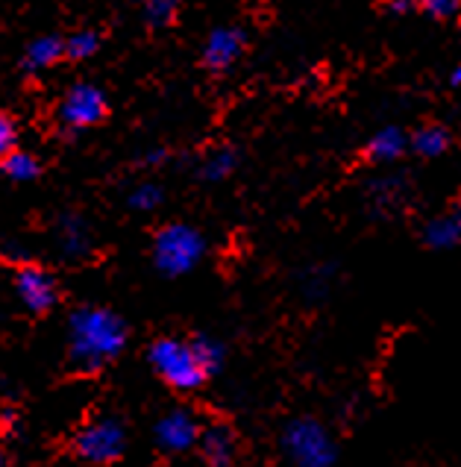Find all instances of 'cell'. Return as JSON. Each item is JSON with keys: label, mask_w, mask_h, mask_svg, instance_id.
Masks as SVG:
<instances>
[{"label": "cell", "mask_w": 461, "mask_h": 467, "mask_svg": "<svg viewBox=\"0 0 461 467\" xmlns=\"http://www.w3.org/2000/svg\"><path fill=\"white\" fill-rule=\"evenodd\" d=\"M107 112H109L107 95H103L97 86H88V83L74 86L59 103V121L71 130L95 127L107 118Z\"/></svg>", "instance_id": "obj_7"}, {"label": "cell", "mask_w": 461, "mask_h": 467, "mask_svg": "<svg viewBox=\"0 0 461 467\" xmlns=\"http://www.w3.org/2000/svg\"><path fill=\"white\" fill-rule=\"evenodd\" d=\"M415 6V0H388V9L394 12V16H400V12H408Z\"/></svg>", "instance_id": "obj_24"}, {"label": "cell", "mask_w": 461, "mask_h": 467, "mask_svg": "<svg viewBox=\"0 0 461 467\" xmlns=\"http://www.w3.org/2000/svg\"><path fill=\"white\" fill-rule=\"evenodd\" d=\"M15 139H18V132H15V121H12L9 115L0 112V159L9 156L12 150H15Z\"/></svg>", "instance_id": "obj_22"}, {"label": "cell", "mask_w": 461, "mask_h": 467, "mask_svg": "<svg viewBox=\"0 0 461 467\" xmlns=\"http://www.w3.org/2000/svg\"><path fill=\"white\" fill-rule=\"evenodd\" d=\"M244 50V33L235 26H218V30L206 38L203 47V65L212 71H227L230 65L241 57Z\"/></svg>", "instance_id": "obj_10"}, {"label": "cell", "mask_w": 461, "mask_h": 467, "mask_svg": "<svg viewBox=\"0 0 461 467\" xmlns=\"http://www.w3.org/2000/svg\"><path fill=\"white\" fill-rule=\"evenodd\" d=\"M127 344L124 320L100 306L77 309L68 320V356L71 365L83 373L107 368L112 358L121 356Z\"/></svg>", "instance_id": "obj_1"}, {"label": "cell", "mask_w": 461, "mask_h": 467, "mask_svg": "<svg viewBox=\"0 0 461 467\" xmlns=\"http://www.w3.org/2000/svg\"><path fill=\"white\" fill-rule=\"evenodd\" d=\"M203 235L189 223H170L156 235L153 242V262L156 268L168 276H182L189 274L197 262L203 259Z\"/></svg>", "instance_id": "obj_5"}, {"label": "cell", "mask_w": 461, "mask_h": 467, "mask_svg": "<svg viewBox=\"0 0 461 467\" xmlns=\"http://www.w3.org/2000/svg\"><path fill=\"white\" fill-rule=\"evenodd\" d=\"M15 288H18L21 303L36 315L50 312L59 300V288L54 283V276L45 268H38V265H24L15 274Z\"/></svg>", "instance_id": "obj_8"}, {"label": "cell", "mask_w": 461, "mask_h": 467, "mask_svg": "<svg viewBox=\"0 0 461 467\" xmlns=\"http://www.w3.org/2000/svg\"><path fill=\"white\" fill-rule=\"evenodd\" d=\"M4 165V173L9 180H18V182H27L38 177V159L33 153H24V150H12L9 156L0 159Z\"/></svg>", "instance_id": "obj_14"}, {"label": "cell", "mask_w": 461, "mask_h": 467, "mask_svg": "<svg viewBox=\"0 0 461 467\" xmlns=\"http://www.w3.org/2000/svg\"><path fill=\"white\" fill-rule=\"evenodd\" d=\"M194 347H197V353H200V358H203V362H206L209 373L220 370V365H223V347H220V344H218L215 338L197 336V338H194Z\"/></svg>", "instance_id": "obj_20"}, {"label": "cell", "mask_w": 461, "mask_h": 467, "mask_svg": "<svg viewBox=\"0 0 461 467\" xmlns=\"http://www.w3.org/2000/svg\"><path fill=\"white\" fill-rule=\"evenodd\" d=\"M232 168H235V153L223 148V150L209 153L200 171H203L206 180H223V177H230Z\"/></svg>", "instance_id": "obj_18"}, {"label": "cell", "mask_w": 461, "mask_h": 467, "mask_svg": "<svg viewBox=\"0 0 461 467\" xmlns=\"http://www.w3.org/2000/svg\"><path fill=\"white\" fill-rule=\"evenodd\" d=\"M74 452L88 464H112L127 452V426L115 415H97L74 435Z\"/></svg>", "instance_id": "obj_4"}, {"label": "cell", "mask_w": 461, "mask_h": 467, "mask_svg": "<svg viewBox=\"0 0 461 467\" xmlns=\"http://www.w3.org/2000/svg\"><path fill=\"white\" fill-rule=\"evenodd\" d=\"M456 242H461V223L456 218V212H453V215H446V218H435L426 226V244H432V247H453Z\"/></svg>", "instance_id": "obj_13"}, {"label": "cell", "mask_w": 461, "mask_h": 467, "mask_svg": "<svg viewBox=\"0 0 461 467\" xmlns=\"http://www.w3.org/2000/svg\"><path fill=\"white\" fill-rule=\"evenodd\" d=\"M197 450H200L206 464L232 467L235 459H239V435H235L227 423H209V426H203Z\"/></svg>", "instance_id": "obj_9"}, {"label": "cell", "mask_w": 461, "mask_h": 467, "mask_svg": "<svg viewBox=\"0 0 461 467\" xmlns=\"http://www.w3.org/2000/svg\"><path fill=\"white\" fill-rule=\"evenodd\" d=\"M162 203V192L156 189V185H150V182H144V185H138V189L129 194V206L133 209H141V212H148V209H156Z\"/></svg>", "instance_id": "obj_21"}, {"label": "cell", "mask_w": 461, "mask_h": 467, "mask_svg": "<svg viewBox=\"0 0 461 467\" xmlns=\"http://www.w3.org/2000/svg\"><path fill=\"white\" fill-rule=\"evenodd\" d=\"M446 144H450V132L444 127H424V130H417L412 139V148L420 156H438L446 150Z\"/></svg>", "instance_id": "obj_15"}, {"label": "cell", "mask_w": 461, "mask_h": 467, "mask_svg": "<svg viewBox=\"0 0 461 467\" xmlns=\"http://www.w3.org/2000/svg\"><path fill=\"white\" fill-rule=\"evenodd\" d=\"M65 57V42L56 36L36 38V42L24 53V68L27 71H45L50 65H56Z\"/></svg>", "instance_id": "obj_11"}, {"label": "cell", "mask_w": 461, "mask_h": 467, "mask_svg": "<svg viewBox=\"0 0 461 467\" xmlns=\"http://www.w3.org/2000/svg\"><path fill=\"white\" fill-rule=\"evenodd\" d=\"M453 83H456V86H461V62L456 65V71H453Z\"/></svg>", "instance_id": "obj_25"}, {"label": "cell", "mask_w": 461, "mask_h": 467, "mask_svg": "<svg viewBox=\"0 0 461 467\" xmlns=\"http://www.w3.org/2000/svg\"><path fill=\"white\" fill-rule=\"evenodd\" d=\"M179 9V0H144V12H148V21L153 26H165L174 21Z\"/></svg>", "instance_id": "obj_19"}, {"label": "cell", "mask_w": 461, "mask_h": 467, "mask_svg": "<svg viewBox=\"0 0 461 467\" xmlns=\"http://www.w3.org/2000/svg\"><path fill=\"white\" fill-rule=\"evenodd\" d=\"M0 464H4V452H0Z\"/></svg>", "instance_id": "obj_27"}, {"label": "cell", "mask_w": 461, "mask_h": 467, "mask_svg": "<svg viewBox=\"0 0 461 467\" xmlns=\"http://www.w3.org/2000/svg\"><path fill=\"white\" fill-rule=\"evenodd\" d=\"M456 218H458V223H461V209H456Z\"/></svg>", "instance_id": "obj_26"}, {"label": "cell", "mask_w": 461, "mask_h": 467, "mask_svg": "<svg viewBox=\"0 0 461 467\" xmlns=\"http://www.w3.org/2000/svg\"><path fill=\"white\" fill-rule=\"evenodd\" d=\"M200 432L203 423L191 409H170L153 426L156 447L168 452V456H182V452L194 450L200 444Z\"/></svg>", "instance_id": "obj_6"}, {"label": "cell", "mask_w": 461, "mask_h": 467, "mask_svg": "<svg viewBox=\"0 0 461 467\" xmlns=\"http://www.w3.org/2000/svg\"><path fill=\"white\" fill-rule=\"evenodd\" d=\"M97 47H100V38H97V33H91V30L74 33L71 38H65V57H71V59L95 57Z\"/></svg>", "instance_id": "obj_17"}, {"label": "cell", "mask_w": 461, "mask_h": 467, "mask_svg": "<svg viewBox=\"0 0 461 467\" xmlns=\"http://www.w3.org/2000/svg\"><path fill=\"white\" fill-rule=\"evenodd\" d=\"M148 358L156 370V377H159L165 385H170L174 391H197L209 377H212L206 362L200 358V353H197L194 338L186 341V338L168 336V338L153 341Z\"/></svg>", "instance_id": "obj_2"}, {"label": "cell", "mask_w": 461, "mask_h": 467, "mask_svg": "<svg viewBox=\"0 0 461 467\" xmlns=\"http://www.w3.org/2000/svg\"><path fill=\"white\" fill-rule=\"evenodd\" d=\"M417 4L426 12H432V16H453L461 6V0H417Z\"/></svg>", "instance_id": "obj_23"}, {"label": "cell", "mask_w": 461, "mask_h": 467, "mask_svg": "<svg viewBox=\"0 0 461 467\" xmlns=\"http://www.w3.org/2000/svg\"><path fill=\"white\" fill-rule=\"evenodd\" d=\"M282 452L294 467H335L338 447L329 430L314 418H294L282 430Z\"/></svg>", "instance_id": "obj_3"}, {"label": "cell", "mask_w": 461, "mask_h": 467, "mask_svg": "<svg viewBox=\"0 0 461 467\" xmlns=\"http://www.w3.org/2000/svg\"><path fill=\"white\" fill-rule=\"evenodd\" d=\"M403 150H405V136L397 127L379 130L376 136L367 141V159H374V162H391V159H397Z\"/></svg>", "instance_id": "obj_12"}, {"label": "cell", "mask_w": 461, "mask_h": 467, "mask_svg": "<svg viewBox=\"0 0 461 467\" xmlns=\"http://www.w3.org/2000/svg\"><path fill=\"white\" fill-rule=\"evenodd\" d=\"M59 235H62V250L68 253V256H83L88 250V233L80 218H65Z\"/></svg>", "instance_id": "obj_16"}]
</instances>
